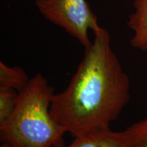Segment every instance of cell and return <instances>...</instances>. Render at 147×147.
<instances>
[{
	"label": "cell",
	"mask_w": 147,
	"mask_h": 147,
	"mask_svg": "<svg viewBox=\"0 0 147 147\" xmlns=\"http://www.w3.org/2000/svg\"><path fill=\"white\" fill-rule=\"evenodd\" d=\"M85 48L67 87L53 95V118L74 138L110 128L130 100V80L103 28Z\"/></svg>",
	"instance_id": "cell-1"
},
{
	"label": "cell",
	"mask_w": 147,
	"mask_h": 147,
	"mask_svg": "<svg viewBox=\"0 0 147 147\" xmlns=\"http://www.w3.org/2000/svg\"><path fill=\"white\" fill-rule=\"evenodd\" d=\"M53 87L41 74L30 78L18 93L12 115L0 125L3 143L14 147H60L66 132L53 118L50 107Z\"/></svg>",
	"instance_id": "cell-2"
},
{
	"label": "cell",
	"mask_w": 147,
	"mask_h": 147,
	"mask_svg": "<svg viewBox=\"0 0 147 147\" xmlns=\"http://www.w3.org/2000/svg\"><path fill=\"white\" fill-rule=\"evenodd\" d=\"M35 3L46 19L63 29L84 49L91 44L89 31L102 29L86 0H36Z\"/></svg>",
	"instance_id": "cell-3"
},
{
	"label": "cell",
	"mask_w": 147,
	"mask_h": 147,
	"mask_svg": "<svg viewBox=\"0 0 147 147\" xmlns=\"http://www.w3.org/2000/svg\"><path fill=\"white\" fill-rule=\"evenodd\" d=\"M60 147H127V139L124 131H114L109 128L75 137L68 146Z\"/></svg>",
	"instance_id": "cell-4"
},
{
	"label": "cell",
	"mask_w": 147,
	"mask_h": 147,
	"mask_svg": "<svg viewBox=\"0 0 147 147\" xmlns=\"http://www.w3.org/2000/svg\"><path fill=\"white\" fill-rule=\"evenodd\" d=\"M134 12L129 17L127 26L133 32L132 47L147 51V0H134Z\"/></svg>",
	"instance_id": "cell-5"
},
{
	"label": "cell",
	"mask_w": 147,
	"mask_h": 147,
	"mask_svg": "<svg viewBox=\"0 0 147 147\" xmlns=\"http://www.w3.org/2000/svg\"><path fill=\"white\" fill-rule=\"evenodd\" d=\"M29 80L21 67L9 66L0 62V88L14 89L20 93L26 87Z\"/></svg>",
	"instance_id": "cell-6"
},
{
	"label": "cell",
	"mask_w": 147,
	"mask_h": 147,
	"mask_svg": "<svg viewBox=\"0 0 147 147\" xmlns=\"http://www.w3.org/2000/svg\"><path fill=\"white\" fill-rule=\"evenodd\" d=\"M127 147H147V117L124 130Z\"/></svg>",
	"instance_id": "cell-7"
},
{
	"label": "cell",
	"mask_w": 147,
	"mask_h": 147,
	"mask_svg": "<svg viewBox=\"0 0 147 147\" xmlns=\"http://www.w3.org/2000/svg\"><path fill=\"white\" fill-rule=\"evenodd\" d=\"M18 93L16 90L0 88V125L4 123L13 113Z\"/></svg>",
	"instance_id": "cell-8"
},
{
	"label": "cell",
	"mask_w": 147,
	"mask_h": 147,
	"mask_svg": "<svg viewBox=\"0 0 147 147\" xmlns=\"http://www.w3.org/2000/svg\"><path fill=\"white\" fill-rule=\"evenodd\" d=\"M1 147H14V146L8 144V143H3V145H1Z\"/></svg>",
	"instance_id": "cell-9"
}]
</instances>
